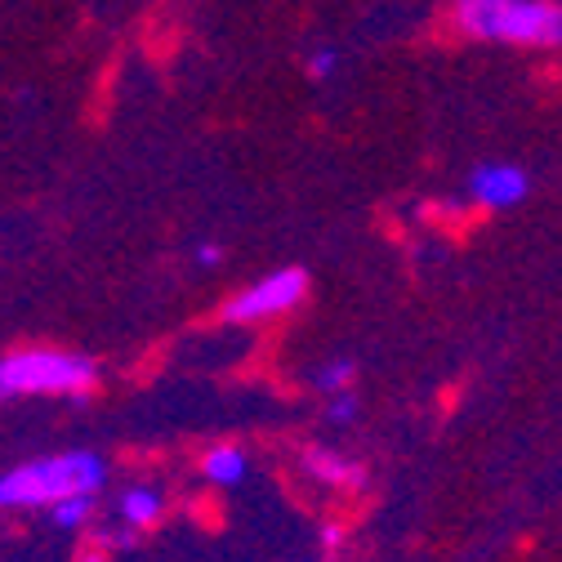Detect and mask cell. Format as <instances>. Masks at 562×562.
<instances>
[{"mask_svg": "<svg viewBox=\"0 0 562 562\" xmlns=\"http://www.w3.org/2000/svg\"><path fill=\"white\" fill-rule=\"evenodd\" d=\"M326 415L335 419V425H348V419L358 415V397H353V393H335V397H330V411H326Z\"/></svg>", "mask_w": 562, "mask_h": 562, "instance_id": "11", "label": "cell"}, {"mask_svg": "<svg viewBox=\"0 0 562 562\" xmlns=\"http://www.w3.org/2000/svg\"><path fill=\"white\" fill-rule=\"evenodd\" d=\"M308 72H313L317 81H326V77L335 72V54H330V49H317V54H313V63H308Z\"/></svg>", "mask_w": 562, "mask_h": 562, "instance_id": "12", "label": "cell"}, {"mask_svg": "<svg viewBox=\"0 0 562 562\" xmlns=\"http://www.w3.org/2000/svg\"><path fill=\"white\" fill-rule=\"evenodd\" d=\"M527 188H531V179H527V170H518V166H477L473 179H469L473 201H477V205H491V210L518 205V201L527 196Z\"/></svg>", "mask_w": 562, "mask_h": 562, "instance_id": "5", "label": "cell"}, {"mask_svg": "<svg viewBox=\"0 0 562 562\" xmlns=\"http://www.w3.org/2000/svg\"><path fill=\"white\" fill-rule=\"evenodd\" d=\"M201 473H205L210 482H220V486H233V482L246 477V456H241L237 447H215V451L201 460Z\"/></svg>", "mask_w": 562, "mask_h": 562, "instance_id": "7", "label": "cell"}, {"mask_svg": "<svg viewBox=\"0 0 562 562\" xmlns=\"http://www.w3.org/2000/svg\"><path fill=\"white\" fill-rule=\"evenodd\" d=\"M220 259H224V255H220V246H201V250H196V263H205V268H215Z\"/></svg>", "mask_w": 562, "mask_h": 562, "instance_id": "13", "label": "cell"}, {"mask_svg": "<svg viewBox=\"0 0 562 562\" xmlns=\"http://www.w3.org/2000/svg\"><path fill=\"white\" fill-rule=\"evenodd\" d=\"M99 380V367L81 353H10L0 362V393H67L86 397Z\"/></svg>", "mask_w": 562, "mask_h": 562, "instance_id": "3", "label": "cell"}, {"mask_svg": "<svg viewBox=\"0 0 562 562\" xmlns=\"http://www.w3.org/2000/svg\"><path fill=\"white\" fill-rule=\"evenodd\" d=\"M353 375H358V367L348 362V358H339V362H326V367L313 375V384H317V389H326V393H348Z\"/></svg>", "mask_w": 562, "mask_h": 562, "instance_id": "10", "label": "cell"}, {"mask_svg": "<svg viewBox=\"0 0 562 562\" xmlns=\"http://www.w3.org/2000/svg\"><path fill=\"white\" fill-rule=\"evenodd\" d=\"M108 482V464L94 451H72V456H49L23 469H10L0 477V505L5 509H36V505H58L67 496H94Z\"/></svg>", "mask_w": 562, "mask_h": 562, "instance_id": "1", "label": "cell"}, {"mask_svg": "<svg viewBox=\"0 0 562 562\" xmlns=\"http://www.w3.org/2000/svg\"><path fill=\"white\" fill-rule=\"evenodd\" d=\"M456 19L469 36L514 45H562V10L549 0H460Z\"/></svg>", "mask_w": 562, "mask_h": 562, "instance_id": "2", "label": "cell"}, {"mask_svg": "<svg viewBox=\"0 0 562 562\" xmlns=\"http://www.w3.org/2000/svg\"><path fill=\"white\" fill-rule=\"evenodd\" d=\"M308 473L322 477V482H330V486H362V469L348 460V456L326 451V447H313L308 451Z\"/></svg>", "mask_w": 562, "mask_h": 562, "instance_id": "6", "label": "cell"}, {"mask_svg": "<svg viewBox=\"0 0 562 562\" xmlns=\"http://www.w3.org/2000/svg\"><path fill=\"white\" fill-rule=\"evenodd\" d=\"M322 544H326V549H335V544H339V531H335V527H326V531H322Z\"/></svg>", "mask_w": 562, "mask_h": 562, "instance_id": "14", "label": "cell"}, {"mask_svg": "<svg viewBox=\"0 0 562 562\" xmlns=\"http://www.w3.org/2000/svg\"><path fill=\"white\" fill-rule=\"evenodd\" d=\"M157 514H161V491H153V486H130L125 491V501H121L125 527H148Z\"/></svg>", "mask_w": 562, "mask_h": 562, "instance_id": "8", "label": "cell"}, {"mask_svg": "<svg viewBox=\"0 0 562 562\" xmlns=\"http://www.w3.org/2000/svg\"><path fill=\"white\" fill-rule=\"evenodd\" d=\"M308 291V277L300 268H281V272H268L263 281L246 286L237 300H228L224 317L228 322H259V317H277V313H291Z\"/></svg>", "mask_w": 562, "mask_h": 562, "instance_id": "4", "label": "cell"}, {"mask_svg": "<svg viewBox=\"0 0 562 562\" xmlns=\"http://www.w3.org/2000/svg\"><path fill=\"white\" fill-rule=\"evenodd\" d=\"M49 514H54V522H58L63 531H77V527H86V518L94 514V496H67V501H58Z\"/></svg>", "mask_w": 562, "mask_h": 562, "instance_id": "9", "label": "cell"}]
</instances>
